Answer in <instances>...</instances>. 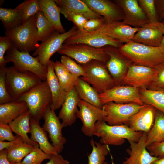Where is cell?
I'll return each mask as SVG.
<instances>
[{"label":"cell","mask_w":164,"mask_h":164,"mask_svg":"<svg viewBox=\"0 0 164 164\" xmlns=\"http://www.w3.org/2000/svg\"><path fill=\"white\" fill-rule=\"evenodd\" d=\"M118 48L125 58L135 64L155 69L164 62V54L159 47L150 46L131 40Z\"/></svg>","instance_id":"cell-1"},{"label":"cell","mask_w":164,"mask_h":164,"mask_svg":"<svg viewBox=\"0 0 164 164\" xmlns=\"http://www.w3.org/2000/svg\"><path fill=\"white\" fill-rule=\"evenodd\" d=\"M95 127L94 135L100 138V143L108 145H121L125 139L128 142H137L143 133L135 131L126 125H110L103 120L97 121Z\"/></svg>","instance_id":"cell-2"},{"label":"cell","mask_w":164,"mask_h":164,"mask_svg":"<svg viewBox=\"0 0 164 164\" xmlns=\"http://www.w3.org/2000/svg\"><path fill=\"white\" fill-rule=\"evenodd\" d=\"M52 95L46 80L42 81L22 95L16 101L25 102L31 118L39 121L52 103Z\"/></svg>","instance_id":"cell-3"},{"label":"cell","mask_w":164,"mask_h":164,"mask_svg":"<svg viewBox=\"0 0 164 164\" xmlns=\"http://www.w3.org/2000/svg\"><path fill=\"white\" fill-rule=\"evenodd\" d=\"M37 14L29 18L21 25L5 30V36L19 51L30 52L35 51L39 46L36 26Z\"/></svg>","instance_id":"cell-4"},{"label":"cell","mask_w":164,"mask_h":164,"mask_svg":"<svg viewBox=\"0 0 164 164\" xmlns=\"http://www.w3.org/2000/svg\"><path fill=\"white\" fill-rule=\"evenodd\" d=\"M5 82L13 101H17L24 94L42 81L34 73L19 70L13 66L5 67Z\"/></svg>","instance_id":"cell-5"},{"label":"cell","mask_w":164,"mask_h":164,"mask_svg":"<svg viewBox=\"0 0 164 164\" xmlns=\"http://www.w3.org/2000/svg\"><path fill=\"white\" fill-rule=\"evenodd\" d=\"M86 76L80 78L88 84L99 94L104 92L116 86L114 81L103 62L93 60L81 64Z\"/></svg>","instance_id":"cell-6"},{"label":"cell","mask_w":164,"mask_h":164,"mask_svg":"<svg viewBox=\"0 0 164 164\" xmlns=\"http://www.w3.org/2000/svg\"><path fill=\"white\" fill-rule=\"evenodd\" d=\"M5 58L6 63H13L17 69L31 72L42 81L46 80L47 67L42 65L36 57L32 56L29 52L20 51L12 44L6 52Z\"/></svg>","instance_id":"cell-7"},{"label":"cell","mask_w":164,"mask_h":164,"mask_svg":"<svg viewBox=\"0 0 164 164\" xmlns=\"http://www.w3.org/2000/svg\"><path fill=\"white\" fill-rule=\"evenodd\" d=\"M57 52L74 59L80 64L93 60L106 63L109 58L103 47L96 48L83 44L68 45L63 44Z\"/></svg>","instance_id":"cell-8"},{"label":"cell","mask_w":164,"mask_h":164,"mask_svg":"<svg viewBox=\"0 0 164 164\" xmlns=\"http://www.w3.org/2000/svg\"><path fill=\"white\" fill-rule=\"evenodd\" d=\"M146 104L141 105L132 103L121 104L110 102L104 105L102 109L105 113L103 120L110 125L128 126L131 117Z\"/></svg>","instance_id":"cell-9"},{"label":"cell","mask_w":164,"mask_h":164,"mask_svg":"<svg viewBox=\"0 0 164 164\" xmlns=\"http://www.w3.org/2000/svg\"><path fill=\"white\" fill-rule=\"evenodd\" d=\"M77 29L75 25L64 33L56 32L41 43L38 48L34 51L33 56H36L40 63L47 67L51 56L58 51L65 41L73 35Z\"/></svg>","instance_id":"cell-10"},{"label":"cell","mask_w":164,"mask_h":164,"mask_svg":"<svg viewBox=\"0 0 164 164\" xmlns=\"http://www.w3.org/2000/svg\"><path fill=\"white\" fill-rule=\"evenodd\" d=\"M63 44L67 45L83 44L96 48H102L107 46L119 48L123 44L104 34L94 31L86 32L78 29L73 35L65 41Z\"/></svg>","instance_id":"cell-11"},{"label":"cell","mask_w":164,"mask_h":164,"mask_svg":"<svg viewBox=\"0 0 164 164\" xmlns=\"http://www.w3.org/2000/svg\"><path fill=\"white\" fill-rule=\"evenodd\" d=\"M43 118L44 123L42 127L48 133L52 144L60 154L62 151L64 145L67 142L62 131L63 128L66 126L60 122L59 118L56 114L55 110L50 105L48 108Z\"/></svg>","instance_id":"cell-12"},{"label":"cell","mask_w":164,"mask_h":164,"mask_svg":"<svg viewBox=\"0 0 164 164\" xmlns=\"http://www.w3.org/2000/svg\"><path fill=\"white\" fill-rule=\"evenodd\" d=\"M76 116L82 123V132L86 136L92 137L95 132V124L98 121L103 120L105 113L99 108L81 99L79 101Z\"/></svg>","instance_id":"cell-13"},{"label":"cell","mask_w":164,"mask_h":164,"mask_svg":"<svg viewBox=\"0 0 164 164\" xmlns=\"http://www.w3.org/2000/svg\"><path fill=\"white\" fill-rule=\"evenodd\" d=\"M101 104L115 101L116 103L131 102L143 105L138 88L132 86H116L99 94Z\"/></svg>","instance_id":"cell-14"},{"label":"cell","mask_w":164,"mask_h":164,"mask_svg":"<svg viewBox=\"0 0 164 164\" xmlns=\"http://www.w3.org/2000/svg\"><path fill=\"white\" fill-rule=\"evenodd\" d=\"M104 47L109 58L105 63L107 68L116 84L123 79L131 62L117 47L107 46Z\"/></svg>","instance_id":"cell-15"},{"label":"cell","mask_w":164,"mask_h":164,"mask_svg":"<svg viewBox=\"0 0 164 164\" xmlns=\"http://www.w3.org/2000/svg\"><path fill=\"white\" fill-rule=\"evenodd\" d=\"M114 2L123 11L124 17L122 21L125 24L140 28L149 22L138 0H115Z\"/></svg>","instance_id":"cell-16"},{"label":"cell","mask_w":164,"mask_h":164,"mask_svg":"<svg viewBox=\"0 0 164 164\" xmlns=\"http://www.w3.org/2000/svg\"><path fill=\"white\" fill-rule=\"evenodd\" d=\"M157 74L158 71L155 68L130 64L123 80L125 83L138 88L150 84Z\"/></svg>","instance_id":"cell-17"},{"label":"cell","mask_w":164,"mask_h":164,"mask_svg":"<svg viewBox=\"0 0 164 164\" xmlns=\"http://www.w3.org/2000/svg\"><path fill=\"white\" fill-rule=\"evenodd\" d=\"M164 35L163 22H149L140 28L132 40L150 46L159 47Z\"/></svg>","instance_id":"cell-18"},{"label":"cell","mask_w":164,"mask_h":164,"mask_svg":"<svg viewBox=\"0 0 164 164\" xmlns=\"http://www.w3.org/2000/svg\"><path fill=\"white\" fill-rule=\"evenodd\" d=\"M94 12L102 16L106 23L123 20L121 9L114 2L109 0H82Z\"/></svg>","instance_id":"cell-19"},{"label":"cell","mask_w":164,"mask_h":164,"mask_svg":"<svg viewBox=\"0 0 164 164\" xmlns=\"http://www.w3.org/2000/svg\"><path fill=\"white\" fill-rule=\"evenodd\" d=\"M140 29L132 27L122 21H118L105 23L94 32L125 43L132 40Z\"/></svg>","instance_id":"cell-20"},{"label":"cell","mask_w":164,"mask_h":164,"mask_svg":"<svg viewBox=\"0 0 164 164\" xmlns=\"http://www.w3.org/2000/svg\"><path fill=\"white\" fill-rule=\"evenodd\" d=\"M147 133L143 132L137 142H129V148L126 151L129 157L125 158L123 164H151L159 157L151 155L146 146Z\"/></svg>","instance_id":"cell-21"},{"label":"cell","mask_w":164,"mask_h":164,"mask_svg":"<svg viewBox=\"0 0 164 164\" xmlns=\"http://www.w3.org/2000/svg\"><path fill=\"white\" fill-rule=\"evenodd\" d=\"M156 112L155 107L146 104L131 117L128 126L135 131L148 133L154 124Z\"/></svg>","instance_id":"cell-22"},{"label":"cell","mask_w":164,"mask_h":164,"mask_svg":"<svg viewBox=\"0 0 164 164\" xmlns=\"http://www.w3.org/2000/svg\"><path fill=\"white\" fill-rule=\"evenodd\" d=\"M80 99L75 87L67 92L58 114L60 119L66 127L71 126L75 123Z\"/></svg>","instance_id":"cell-23"},{"label":"cell","mask_w":164,"mask_h":164,"mask_svg":"<svg viewBox=\"0 0 164 164\" xmlns=\"http://www.w3.org/2000/svg\"><path fill=\"white\" fill-rule=\"evenodd\" d=\"M53 62L50 60L48 63L46 81L52 95L50 106L55 110L61 107L65 100L67 92L63 90L60 84L54 71Z\"/></svg>","instance_id":"cell-24"},{"label":"cell","mask_w":164,"mask_h":164,"mask_svg":"<svg viewBox=\"0 0 164 164\" xmlns=\"http://www.w3.org/2000/svg\"><path fill=\"white\" fill-rule=\"evenodd\" d=\"M30 126V138L38 144L41 149L50 155L58 154L55 148L49 142L46 132L40 126L39 121L31 118Z\"/></svg>","instance_id":"cell-25"},{"label":"cell","mask_w":164,"mask_h":164,"mask_svg":"<svg viewBox=\"0 0 164 164\" xmlns=\"http://www.w3.org/2000/svg\"><path fill=\"white\" fill-rule=\"evenodd\" d=\"M31 118V113L28 110L8 125L12 132L20 137L24 142L33 146L39 145L38 143L32 141L27 135L29 132Z\"/></svg>","instance_id":"cell-26"},{"label":"cell","mask_w":164,"mask_h":164,"mask_svg":"<svg viewBox=\"0 0 164 164\" xmlns=\"http://www.w3.org/2000/svg\"><path fill=\"white\" fill-rule=\"evenodd\" d=\"M39 3L44 15L56 31L60 33L65 32L60 20L61 9L55 0H39Z\"/></svg>","instance_id":"cell-27"},{"label":"cell","mask_w":164,"mask_h":164,"mask_svg":"<svg viewBox=\"0 0 164 164\" xmlns=\"http://www.w3.org/2000/svg\"><path fill=\"white\" fill-rule=\"evenodd\" d=\"M29 110L24 101L12 102L0 104V123L9 124Z\"/></svg>","instance_id":"cell-28"},{"label":"cell","mask_w":164,"mask_h":164,"mask_svg":"<svg viewBox=\"0 0 164 164\" xmlns=\"http://www.w3.org/2000/svg\"><path fill=\"white\" fill-rule=\"evenodd\" d=\"M61 9L83 15L88 20L103 18L92 11L82 0H54Z\"/></svg>","instance_id":"cell-29"},{"label":"cell","mask_w":164,"mask_h":164,"mask_svg":"<svg viewBox=\"0 0 164 164\" xmlns=\"http://www.w3.org/2000/svg\"><path fill=\"white\" fill-rule=\"evenodd\" d=\"M75 87L80 99L102 109L99 93L89 84L80 77Z\"/></svg>","instance_id":"cell-30"},{"label":"cell","mask_w":164,"mask_h":164,"mask_svg":"<svg viewBox=\"0 0 164 164\" xmlns=\"http://www.w3.org/2000/svg\"><path fill=\"white\" fill-rule=\"evenodd\" d=\"M164 140V114L159 111H156L153 125L147 133L146 147Z\"/></svg>","instance_id":"cell-31"},{"label":"cell","mask_w":164,"mask_h":164,"mask_svg":"<svg viewBox=\"0 0 164 164\" xmlns=\"http://www.w3.org/2000/svg\"><path fill=\"white\" fill-rule=\"evenodd\" d=\"M54 71L60 84L66 92H67L75 87L77 78L71 74L61 62H53Z\"/></svg>","instance_id":"cell-32"},{"label":"cell","mask_w":164,"mask_h":164,"mask_svg":"<svg viewBox=\"0 0 164 164\" xmlns=\"http://www.w3.org/2000/svg\"><path fill=\"white\" fill-rule=\"evenodd\" d=\"M0 19L5 30L18 27L23 23L22 15L16 8H0Z\"/></svg>","instance_id":"cell-33"},{"label":"cell","mask_w":164,"mask_h":164,"mask_svg":"<svg viewBox=\"0 0 164 164\" xmlns=\"http://www.w3.org/2000/svg\"><path fill=\"white\" fill-rule=\"evenodd\" d=\"M139 92L143 103L152 106L164 114V91L142 88L139 90Z\"/></svg>","instance_id":"cell-34"},{"label":"cell","mask_w":164,"mask_h":164,"mask_svg":"<svg viewBox=\"0 0 164 164\" xmlns=\"http://www.w3.org/2000/svg\"><path fill=\"white\" fill-rule=\"evenodd\" d=\"M36 26L38 40L41 42L44 41L57 32L42 11L37 14Z\"/></svg>","instance_id":"cell-35"},{"label":"cell","mask_w":164,"mask_h":164,"mask_svg":"<svg viewBox=\"0 0 164 164\" xmlns=\"http://www.w3.org/2000/svg\"><path fill=\"white\" fill-rule=\"evenodd\" d=\"M90 144L92 150L88 155V164H104L106 157L110 152L109 146L96 142L93 139L91 140Z\"/></svg>","instance_id":"cell-36"},{"label":"cell","mask_w":164,"mask_h":164,"mask_svg":"<svg viewBox=\"0 0 164 164\" xmlns=\"http://www.w3.org/2000/svg\"><path fill=\"white\" fill-rule=\"evenodd\" d=\"M34 146L22 142L8 148L7 149L9 161L11 164L22 162Z\"/></svg>","instance_id":"cell-37"},{"label":"cell","mask_w":164,"mask_h":164,"mask_svg":"<svg viewBox=\"0 0 164 164\" xmlns=\"http://www.w3.org/2000/svg\"><path fill=\"white\" fill-rule=\"evenodd\" d=\"M21 13L23 23L26 22L32 16L41 11L39 0H27L19 4L15 7Z\"/></svg>","instance_id":"cell-38"},{"label":"cell","mask_w":164,"mask_h":164,"mask_svg":"<svg viewBox=\"0 0 164 164\" xmlns=\"http://www.w3.org/2000/svg\"><path fill=\"white\" fill-rule=\"evenodd\" d=\"M60 62L68 71L74 76L77 78L86 76L85 70L82 65L77 64L70 57L62 55Z\"/></svg>","instance_id":"cell-39"},{"label":"cell","mask_w":164,"mask_h":164,"mask_svg":"<svg viewBox=\"0 0 164 164\" xmlns=\"http://www.w3.org/2000/svg\"><path fill=\"white\" fill-rule=\"evenodd\" d=\"M39 147H34L22 161L23 164H41L45 160L50 159L51 155L44 152Z\"/></svg>","instance_id":"cell-40"},{"label":"cell","mask_w":164,"mask_h":164,"mask_svg":"<svg viewBox=\"0 0 164 164\" xmlns=\"http://www.w3.org/2000/svg\"><path fill=\"white\" fill-rule=\"evenodd\" d=\"M138 4L149 22H159L155 3V0H138Z\"/></svg>","instance_id":"cell-41"},{"label":"cell","mask_w":164,"mask_h":164,"mask_svg":"<svg viewBox=\"0 0 164 164\" xmlns=\"http://www.w3.org/2000/svg\"><path fill=\"white\" fill-rule=\"evenodd\" d=\"M5 67H0V104L13 101L6 87Z\"/></svg>","instance_id":"cell-42"},{"label":"cell","mask_w":164,"mask_h":164,"mask_svg":"<svg viewBox=\"0 0 164 164\" xmlns=\"http://www.w3.org/2000/svg\"><path fill=\"white\" fill-rule=\"evenodd\" d=\"M60 9L61 13L67 19L72 22L79 30H83L84 27L88 20L87 19L82 15Z\"/></svg>","instance_id":"cell-43"},{"label":"cell","mask_w":164,"mask_h":164,"mask_svg":"<svg viewBox=\"0 0 164 164\" xmlns=\"http://www.w3.org/2000/svg\"><path fill=\"white\" fill-rule=\"evenodd\" d=\"M9 38L6 36L0 37V67H6L4 55L12 45Z\"/></svg>","instance_id":"cell-44"},{"label":"cell","mask_w":164,"mask_h":164,"mask_svg":"<svg viewBox=\"0 0 164 164\" xmlns=\"http://www.w3.org/2000/svg\"><path fill=\"white\" fill-rule=\"evenodd\" d=\"M18 136H14L8 124L0 123V141H12L15 140Z\"/></svg>","instance_id":"cell-45"},{"label":"cell","mask_w":164,"mask_h":164,"mask_svg":"<svg viewBox=\"0 0 164 164\" xmlns=\"http://www.w3.org/2000/svg\"><path fill=\"white\" fill-rule=\"evenodd\" d=\"M106 23L104 18L88 19L85 23L83 30L88 32L95 31Z\"/></svg>","instance_id":"cell-46"},{"label":"cell","mask_w":164,"mask_h":164,"mask_svg":"<svg viewBox=\"0 0 164 164\" xmlns=\"http://www.w3.org/2000/svg\"><path fill=\"white\" fill-rule=\"evenodd\" d=\"M146 148L152 156L157 157L164 156V140L160 142L152 144Z\"/></svg>","instance_id":"cell-47"},{"label":"cell","mask_w":164,"mask_h":164,"mask_svg":"<svg viewBox=\"0 0 164 164\" xmlns=\"http://www.w3.org/2000/svg\"><path fill=\"white\" fill-rule=\"evenodd\" d=\"M158 20L160 22L164 20V0H155Z\"/></svg>","instance_id":"cell-48"},{"label":"cell","mask_w":164,"mask_h":164,"mask_svg":"<svg viewBox=\"0 0 164 164\" xmlns=\"http://www.w3.org/2000/svg\"><path fill=\"white\" fill-rule=\"evenodd\" d=\"M46 164H70V162L60 154H58L51 155L49 161Z\"/></svg>","instance_id":"cell-49"},{"label":"cell","mask_w":164,"mask_h":164,"mask_svg":"<svg viewBox=\"0 0 164 164\" xmlns=\"http://www.w3.org/2000/svg\"><path fill=\"white\" fill-rule=\"evenodd\" d=\"M22 142H23V141L22 139L19 136L17 139L12 141L5 142L0 141V151L4 149H7L16 144Z\"/></svg>","instance_id":"cell-50"},{"label":"cell","mask_w":164,"mask_h":164,"mask_svg":"<svg viewBox=\"0 0 164 164\" xmlns=\"http://www.w3.org/2000/svg\"><path fill=\"white\" fill-rule=\"evenodd\" d=\"M159 74L157 78V82L160 85L164 86V62L155 69Z\"/></svg>","instance_id":"cell-51"},{"label":"cell","mask_w":164,"mask_h":164,"mask_svg":"<svg viewBox=\"0 0 164 164\" xmlns=\"http://www.w3.org/2000/svg\"><path fill=\"white\" fill-rule=\"evenodd\" d=\"M0 164H12L8 159V150L4 149L0 151Z\"/></svg>","instance_id":"cell-52"},{"label":"cell","mask_w":164,"mask_h":164,"mask_svg":"<svg viewBox=\"0 0 164 164\" xmlns=\"http://www.w3.org/2000/svg\"><path fill=\"white\" fill-rule=\"evenodd\" d=\"M151 164H164V156L159 157L157 159L154 161Z\"/></svg>","instance_id":"cell-53"},{"label":"cell","mask_w":164,"mask_h":164,"mask_svg":"<svg viewBox=\"0 0 164 164\" xmlns=\"http://www.w3.org/2000/svg\"><path fill=\"white\" fill-rule=\"evenodd\" d=\"M159 47L164 54V35L162 38Z\"/></svg>","instance_id":"cell-54"},{"label":"cell","mask_w":164,"mask_h":164,"mask_svg":"<svg viewBox=\"0 0 164 164\" xmlns=\"http://www.w3.org/2000/svg\"><path fill=\"white\" fill-rule=\"evenodd\" d=\"M12 164H23L22 162H18Z\"/></svg>","instance_id":"cell-55"},{"label":"cell","mask_w":164,"mask_h":164,"mask_svg":"<svg viewBox=\"0 0 164 164\" xmlns=\"http://www.w3.org/2000/svg\"><path fill=\"white\" fill-rule=\"evenodd\" d=\"M104 164H108V163H107V162H105L104 163ZM115 164L114 163V162H113V161H112V164Z\"/></svg>","instance_id":"cell-56"},{"label":"cell","mask_w":164,"mask_h":164,"mask_svg":"<svg viewBox=\"0 0 164 164\" xmlns=\"http://www.w3.org/2000/svg\"><path fill=\"white\" fill-rule=\"evenodd\" d=\"M162 22H163L164 24V20Z\"/></svg>","instance_id":"cell-57"}]
</instances>
